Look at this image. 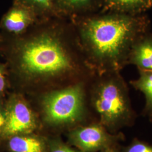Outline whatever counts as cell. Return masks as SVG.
Listing matches in <instances>:
<instances>
[{
  "mask_svg": "<svg viewBox=\"0 0 152 152\" xmlns=\"http://www.w3.org/2000/svg\"><path fill=\"white\" fill-rule=\"evenodd\" d=\"M149 20L142 14L114 12L87 20L83 37L94 58L109 71L119 72L128 64L131 51L148 32Z\"/></svg>",
  "mask_w": 152,
  "mask_h": 152,
  "instance_id": "6da1fadb",
  "label": "cell"
},
{
  "mask_svg": "<svg viewBox=\"0 0 152 152\" xmlns=\"http://www.w3.org/2000/svg\"><path fill=\"white\" fill-rule=\"evenodd\" d=\"M113 75L96 88L93 104L102 125L115 132L134 125L136 115L124 80L119 72Z\"/></svg>",
  "mask_w": 152,
  "mask_h": 152,
  "instance_id": "7a4b0ae2",
  "label": "cell"
},
{
  "mask_svg": "<svg viewBox=\"0 0 152 152\" xmlns=\"http://www.w3.org/2000/svg\"><path fill=\"white\" fill-rule=\"evenodd\" d=\"M19 60L22 71L32 76L53 75L71 66L60 44L49 36L36 38L23 46Z\"/></svg>",
  "mask_w": 152,
  "mask_h": 152,
  "instance_id": "3957f363",
  "label": "cell"
},
{
  "mask_svg": "<svg viewBox=\"0 0 152 152\" xmlns=\"http://www.w3.org/2000/svg\"><path fill=\"white\" fill-rule=\"evenodd\" d=\"M83 91L81 85L51 92L43 100L45 121L51 125L73 124L84 114Z\"/></svg>",
  "mask_w": 152,
  "mask_h": 152,
  "instance_id": "277c9868",
  "label": "cell"
},
{
  "mask_svg": "<svg viewBox=\"0 0 152 152\" xmlns=\"http://www.w3.org/2000/svg\"><path fill=\"white\" fill-rule=\"evenodd\" d=\"M123 133L110 134L103 125L94 124L78 127L71 132V142L82 152L102 151L116 147L125 140Z\"/></svg>",
  "mask_w": 152,
  "mask_h": 152,
  "instance_id": "5b68a950",
  "label": "cell"
},
{
  "mask_svg": "<svg viewBox=\"0 0 152 152\" xmlns=\"http://www.w3.org/2000/svg\"><path fill=\"white\" fill-rule=\"evenodd\" d=\"M5 124L2 138L26 135L32 132L36 127V121L31 109L22 99L12 96L5 107Z\"/></svg>",
  "mask_w": 152,
  "mask_h": 152,
  "instance_id": "8992f818",
  "label": "cell"
},
{
  "mask_svg": "<svg viewBox=\"0 0 152 152\" xmlns=\"http://www.w3.org/2000/svg\"><path fill=\"white\" fill-rule=\"evenodd\" d=\"M139 71H152V34L147 32L139 38L131 51L128 64Z\"/></svg>",
  "mask_w": 152,
  "mask_h": 152,
  "instance_id": "52a82bcc",
  "label": "cell"
},
{
  "mask_svg": "<svg viewBox=\"0 0 152 152\" xmlns=\"http://www.w3.org/2000/svg\"><path fill=\"white\" fill-rule=\"evenodd\" d=\"M31 20L30 9L17 4L7 12L2 19V26L6 30L14 34L22 32Z\"/></svg>",
  "mask_w": 152,
  "mask_h": 152,
  "instance_id": "ba28073f",
  "label": "cell"
},
{
  "mask_svg": "<svg viewBox=\"0 0 152 152\" xmlns=\"http://www.w3.org/2000/svg\"><path fill=\"white\" fill-rule=\"evenodd\" d=\"M105 7L114 12L140 15L152 6V0H104Z\"/></svg>",
  "mask_w": 152,
  "mask_h": 152,
  "instance_id": "9c48e42d",
  "label": "cell"
},
{
  "mask_svg": "<svg viewBox=\"0 0 152 152\" xmlns=\"http://www.w3.org/2000/svg\"><path fill=\"white\" fill-rule=\"evenodd\" d=\"M8 147L11 152H46L45 144L42 139L28 134L9 137Z\"/></svg>",
  "mask_w": 152,
  "mask_h": 152,
  "instance_id": "30bf717a",
  "label": "cell"
},
{
  "mask_svg": "<svg viewBox=\"0 0 152 152\" xmlns=\"http://www.w3.org/2000/svg\"><path fill=\"white\" fill-rule=\"evenodd\" d=\"M130 83L144 94L145 104L142 113L152 121V71H139V77Z\"/></svg>",
  "mask_w": 152,
  "mask_h": 152,
  "instance_id": "8fae6325",
  "label": "cell"
},
{
  "mask_svg": "<svg viewBox=\"0 0 152 152\" xmlns=\"http://www.w3.org/2000/svg\"><path fill=\"white\" fill-rule=\"evenodd\" d=\"M57 3L63 9L76 10L86 9L90 7L95 0H56Z\"/></svg>",
  "mask_w": 152,
  "mask_h": 152,
  "instance_id": "7c38bea8",
  "label": "cell"
},
{
  "mask_svg": "<svg viewBox=\"0 0 152 152\" xmlns=\"http://www.w3.org/2000/svg\"><path fill=\"white\" fill-rule=\"evenodd\" d=\"M22 5L39 11H49L53 6V0H16Z\"/></svg>",
  "mask_w": 152,
  "mask_h": 152,
  "instance_id": "4fadbf2b",
  "label": "cell"
},
{
  "mask_svg": "<svg viewBox=\"0 0 152 152\" xmlns=\"http://www.w3.org/2000/svg\"><path fill=\"white\" fill-rule=\"evenodd\" d=\"M121 152H152V144L134 139L129 145L122 148Z\"/></svg>",
  "mask_w": 152,
  "mask_h": 152,
  "instance_id": "5bb4252c",
  "label": "cell"
},
{
  "mask_svg": "<svg viewBox=\"0 0 152 152\" xmlns=\"http://www.w3.org/2000/svg\"><path fill=\"white\" fill-rule=\"evenodd\" d=\"M49 152H82L72 149L60 141H52L50 143Z\"/></svg>",
  "mask_w": 152,
  "mask_h": 152,
  "instance_id": "9a60e30c",
  "label": "cell"
},
{
  "mask_svg": "<svg viewBox=\"0 0 152 152\" xmlns=\"http://www.w3.org/2000/svg\"><path fill=\"white\" fill-rule=\"evenodd\" d=\"M6 87V78L4 68L0 65V95L5 91Z\"/></svg>",
  "mask_w": 152,
  "mask_h": 152,
  "instance_id": "2e32d148",
  "label": "cell"
},
{
  "mask_svg": "<svg viewBox=\"0 0 152 152\" xmlns=\"http://www.w3.org/2000/svg\"><path fill=\"white\" fill-rule=\"evenodd\" d=\"M6 114L5 107L0 104V139L2 138V134L5 124Z\"/></svg>",
  "mask_w": 152,
  "mask_h": 152,
  "instance_id": "e0dca14e",
  "label": "cell"
},
{
  "mask_svg": "<svg viewBox=\"0 0 152 152\" xmlns=\"http://www.w3.org/2000/svg\"><path fill=\"white\" fill-rule=\"evenodd\" d=\"M101 152H120V151H119L118 149L117 148V146H116V147H111V148L105 149L104 150L102 151Z\"/></svg>",
  "mask_w": 152,
  "mask_h": 152,
  "instance_id": "ac0fdd59",
  "label": "cell"
}]
</instances>
